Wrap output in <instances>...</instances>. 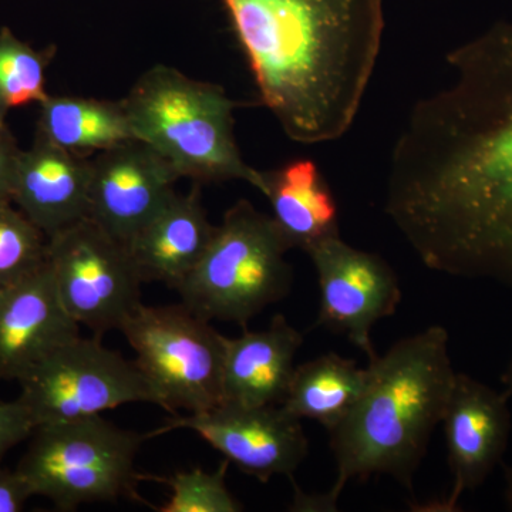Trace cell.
I'll list each match as a JSON object with an SVG mask.
<instances>
[{
    "label": "cell",
    "mask_w": 512,
    "mask_h": 512,
    "mask_svg": "<svg viewBox=\"0 0 512 512\" xmlns=\"http://www.w3.org/2000/svg\"><path fill=\"white\" fill-rule=\"evenodd\" d=\"M291 251L274 218L239 200L224 214L200 262L175 291L201 318L247 329L291 292Z\"/></svg>",
    "instance_id": "5b68a950"
},
{
    "label": "cell",
    "mask_w": 512,
    "mask_h": 512,
    "mask_svg": "<svg viewBox=\"0 0 512 512\" xmlns=\"http://www.w3.org/2000/svg\"><path fill=\"white\" fill-rule=\"evenodd\" d=\"M504 468V503L508 511H512V466Z\"/></svg>",
    "instance_id": "4316f807"
},
{
    "label": "cell",
    "mask_w": 512,
    "mask_h": 512,
    "mask_svg": "<svg viewBox=\"0 0 512 512\" xmlns=\"http://www.w3.org/2000/svg\"><path fill=\"white\" fill-rule=\"evenodd\" d=\"M214 231L200 184L194 183L187 194L174 192L127 248L143 282H161L175 291L200 262Z\"/></svg>",
    "instance_id": "2e32d148"
},
{
    "label": "cell",
    "mask_w": 512,
    "mask_h": 512,
    "mask_svg": "<svg viewBox=\"0 0 512 512\" xmlns=\"http://www.w3.org/2000/svg\"><path fill=\"white\" fill-rule=\"evenodd\" d=\"M22 151L8 121H0V205L13 204V187Z\"/></svg>",
    "instance_id": "d4e9b609"
},
{
    "label": "cell",
    "mask_w": 512,
    "mask_h": 512,
    "mask_svg": "<svg viewBox=\"0 0 512 512\" xmlns=\"http://www.w3.org/2000/svg\"><path fill=\"white\" fill-rule=\"evenodd\" d=\"M33 495L26 478L18 470L0 466V512H20Z\"/></svg>",
    "instance_id": "484cf974"
},
{
    "label": "cell",
    "mask_w": 512,
    "mask_h": 512,
    "mask_svg": "<svg viewBox=\"0 0 512 512\" xmlns=\"http://www.w3.org/2000/svg\"><path fill=\"white\" fill-rule=\"evenodd\" d=\"M36 134L50 143L89 157L137 140L123 101L49 94L39 104Z\"/></svg>",
    "instance_id": "d6986e66"
},
{
    "label": "cell",
    "mask_w": 512,
    "mask_h": 512,
    "mask_svg": "<svg viewBox=\"0 0 512 512\" xmlns=\"http://www.w3.org/2000/svg\"><path fill=\"white\" fill-rule=\"evenodd\" d=\"M229 461L224 460L215 471L195 468L171 477L140 474L141 481H156L171 488V497L158 512H239V503L227 487Z\"/></svg>",
    "instance_id": "7402d4cb"
},
{
    "label": "cell",
    "mask_w": 512,
    "mask_h": 512,
    "mask_svg": "<svg viewBox=\"0 0 512 512\" xmlns=\"http://www.w3.org/2000/svg\"><path fill=\"white\" fill-rule=\"evenodd\" d=\"M46 261V235L15 205H0V289L33 274Z\"/></svg>",
    "instance_id": "603a6c76"
},
{
    "label": "cell",
    "mask_w": 512,
    "mask_h": 512,
    "mask_svg": "<svg viewBox=\"0 0 512 512\" xmlns=\"http://www.w3.org/2000/svg\"><path fill=\"white\" fill-rule=\"evenodd\" d=\"M367 367L365 392L329 431L336 480L325 497L332 511L338 510L340 495L353 478L365 481L384 474L413 491L457 376L443 326L399 340Z\"/></svg>",
    "instance_id": "3957f363"
},
{
    "label": "cell",
    "mask_w": 512,
    "mask_h": 512,
    "mask_svg": "<svg viewBox=\"0 0 512 512\" xmlns=\"http://www.w3.org/2000/svg\"><path fill=\"white\" fill-rule=\"evenodd\" d=\"M120 332L136 353L140 372L157 396L158 407L177 414L201 413L224 403L225 342L210 320L183 302L140 306Z\"/></svg>",
    "instance_id": "52a82bcc"
},
{
    "label": "cell",
    "mask_w": 512,
    "mask_h": 512,
    "mask_svg": "<svg viewBox=\"0 0 512 512\" xmlns=\"http://www.w3.org/2000/svg\"><path fill=\"white\" fill-rule=\"evenodd\" d=\"M503 383L505 384V392L512 397V357L510 363H508L507 369H505Z\"/></svg>",
    "instance_id": "83f0119b"
},
{
    "label": "cell",
    "mask_w": 512,
    "mask_h": 512,
    "mask_svg": "<svg viewBox=\"0 0 512 512\" xmlns=\"http://www.w3.org/2000/svg\"><path fill=\"white\" fill-rule=\"evenodd\" d=\"M19 400L36 427L101 416L133 403L158 400L136 363L107 348L100 336L69 340L18 382Z\"/></svg>",
    "instance_id": "ba28073f"
},
{
    "label": "cell",
    "mask_w": 512,
    "mask_h": 512,
    "mask_svg": "<svg viewBox=\"0 0 512 512\" xmlns=\"http://www.w3.org/2000/svg\"><path fill=\"white\" fill-rule=\"evenodd\" d=\"M90 165L87 218L124 245L173 197L180 180L170 163L140 140L100 151Z\"/></svg>",
    "instance_id": "7c38bea8"
},
{
    "label": "cell",
    "mask_w": 512,
    "mask_h": 512,
    "mask_svg": "<svg viewBox=\"0 0 512 512\" xmlns=\"http://www.w3.org/2000/svg\"><path fill=\"white\" fill-rule=\"evenodd\" d=\"M16 470L35 497L59 511L80 505L140 500L138 448L146 437L120 429L103 416L37 426Z\"/></svg>",
    "instance_id": "8992f818"
},
{
    "label": "cell",
    "mask_w": 512,
    "mask_h": 512,
    "mask_svg": "<svg viewBox=\"0 0 512 512\" xmlns=\"http://www.w3.org/2000/svg\"><path fill=\"white\" fill-rule=\"evenodd\" d=\"M47 264L66 311L100 338L143 303L144 282L127 245L90 218L47 238Z\"/></svg>",
    "instance_id": "9c48e42d"
},
{
    "label": "cell",
    "mask_w": 512,
    "mask_h": 512,
    "mask_svg": "<svg viewBox=\"0 0 512 512\" xmlns=\"http://www.w3.org/2000/svg\"><path fill=\"white\" fill-rule=\"evenodd\" d=\"M174 430H190L224 454L242 473L268 483L272 477L298 470L309 454V440L302 420L278 406H221L187 416L173 414L163 426L144 434L146 440Z\"/></svg>",
    "instance_id": "8fae6325"
},
{
    "label": "cell",
    "mask_w": 512,
    "mask_h": 512,
    "mask_svg": "<svg viewBox=\"0 0 512 512\" xmlns=\"http://www.w3.org/2000/svg\"><path fill=\"white\" fill-rule=\"evenodd\" d=\"M510 399L507 392L457 372L441 421L453 487L436 503L440 511H457L461 495L477 490L503 464L512 429Z\"/></svg>",
    "instance_id": "4fadbf2b"
},
{
    "label": "cell",
    "mask_w": 512,
    "mask_h": 512,
    "mask_svg": "<svg viewBox=\"0 0 512 512\" xmlns=\"http://www.w3.org/2000/svg\"><path fill=\"white\" fill-rule=\"evenodd\" d=\"M262 103L299 144L345 136L384 33L383 0H221Z\"/></svg>",
    "instance_id": "7a4b0ae2"
},
{
    "label": "cell",
    "mask_w": 512,
    "mask_h": 512,
    "mask_svg": "<svg viewBox=\"0 0 512 512\" xmlns=\"http://www.w3.org/2000/svg\"><path fill=\"white\" fill-rule=\"evenodd\" d=\"M306 254L318 275L316 326L342 333L370 360L377 357L372 329L402 302L399 278L382 256L350 247L342 238L319 242Z\"/></svg>",
    "instance_id": "30bf717a"
},
{
    "label": "cell",
    "mask_w": 512,
    "mask_h": 512,
    "mask_svg": "<svg viewBox=\"0 0 512 512\" xmlns=\"http://www.w3.org/2000/svg\"><path fill=\"white\" fill-rule=\"evenodd\" d=\"M225 342L224 403L244 407L284 403L295 372V357L303 335L288 319L276 315L265 330L242 329Z\"/></svg>",
    "instance_id": "e0dca14e"
},
{
    "label": "cell",
    "mask_w": 512,
    "mask_h": 512,
    "mask_svg": "<svg viewBox=\"0 0 512 512\" xmlns=\"http://www.w3.org/2000/svg\"><path fill=\"white\" fill-rule=\"evenodd\" d=\"M369 382V367L338 353H326L295 367L282 409L295 419L335 429L355 407Z\"/></svg>",
    "instance_id": "ffe728a7"
},
{
    "label": "cell",
    "mask_w": 512,
    "mask_h": 512,
    "mask_svg": "<svg viewBox=\"0 0 512 512\" xmlns=\"http://www.w3.org/2000/svg\"><path fill=\"white\" fill-rule=\"evenodd\" d=\"M80 335L64 308L49 264L0 289V382H19L30 370Z\"/></svg>",
    "instance_id": "5bb4252c"
},
{
    "label": "cell",
    "mask_w": 512,
    "mask_h": 512,
    "mask_svg": "<svg viewBox=\"0 0 512 512\" xmlns=\"http://www.w3.org/2000/svg\"><path fill=\"white\" fill-rule=\"evenodd\" d=\"M262 194L271 202L276 227L289 248L309 249L339 237L335 198L312 160H296L272 171H262Z\"/></svg>",
    "instance_id": "ac0fdd59"
},
{
    "label": "cell",
    "mask_w": 512,
    "mask_h": 512,
    "mask_svg": "<svg viewBox=\"0 0 512 512\" xmlns=\"http://www.w3.org/2000/svg\"><path fill=\"white\" fill-rule=\"evenodd\" d=\"M121 101L137 140L154 148L178 177L200 185L241 180L259 192L264 188L262 171L245 163L235 140L238 104L218 84L156 64Z\"/></svg>",
    "instance_id": "277c9868"
},
{
    "label": "cell",
    "mask_w": 512,
    "mask_h": 512,
    "mask_svg": "<svg viewBox=\"0 0 512 512\" xmlns=\"http://www.w3.org/2000/svg\"><path fill=\"white\" fill-rule=\"evenodd\" d=\"M453 82L414 104L384 211L421 262L512 289V22L451 50Z\"/></svg>",
    "instance_id": "6da1fadb"
},
{
    "label": "cell",
    "mask_w": 512,
    "mask_h": 512,
    "mask_svg": "<svg viewBox=\"0 0 512 512\" xmlns=\"http://www.w3.org/2000/svg\"><path fill=\"white\" fill-rule=\"evenodd\" d=\"M56 53L55 45L39 49L8 26L0 28V121H8L10 111L47 99V69Z\"/></svg>",
    "instance_id": "44dd1931"
},
{
    "label": "cell",
    "mask_w": 512,
    "mask_h": 512,
    "mask_svg": "<svg viewBox=\"0 0 512 512\" xmlns=\"http://www.w3.org/2000/svg\"><path fill=\"white\" fill-rule=\"evenodd\" d=\"M90 158L70 153L35 134L22 151L13 205L47 238L89 214Z\"/></svg>",
    "instance_id": "9a60e30c"
},
{
    "label": "cell",
    "mask_w": 512,
    "mask_h": 512,
    "mask_svg": "<svg viewBox=\"0 0 512 512\" xmlns=\"http://www.w3.org/2000/svg\"><path fill=\"white\" fill-rule=\"evenodd\" d=\"M35 429L32 414L19 397L12 402L0 400V463L12 448L29 440Z\"/></svg>",
    "instance_id": "cb8c5ba5"
}]
</instances>
